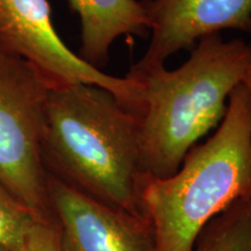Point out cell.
<instances>
[{
	"label": "cell",
	"instance_id": "9",
	"mask_svg": "<svg viewBox=\"0 0 251 251\" xmlns=\"http://www.w3.org/2000/svg\"><path fill=\"white\" fill-rule=\"evenodd\" d=\"M193 251H251V198L235 202L212 220Z\"/></svg>",
	"mask_w": 251,
	"mask_h": 251
},
{
	"label": "cell",
	"instance_id": "2",
	"mask_svg": "<svg viewBox=\"0 0 251 251\" xmlns=\"http://www.w3.org/2000/svg\"><path fill=\"white\" fill-rule=\"evenodd\" d=\"M250 67L251 43L225 41L218 33L198 41L176 70L161 65L128 77L143 87L137 119L147 177L162 179L177 172L198 141L224 120L229 96Z\"/></svg>",
	"mask_w": 251,
	"mask_h": 251
},
{
	"label": "cell",
	"instance_id": "11",
	"mask_svg": "<svg viewBox=\"0 0 251 251\" xmlns=\"http://www.w3.org/2000/svg\"><path fill=\"white\" fill-rule=\"evenodd\" d=\"M20 251H61L54 218L43 219L34 226Z\"/></svg>",
	"mask_w": 251,
	"mask_h": 251
},
{
	"label": "cell",
	"instance_id": "8",
	"mask_svg": "<svg viewBox=\"0 0 251 251\" xmlns=\"http://www.w3.org/2000/svg\"><path fill=\"white\" fill-rule=\"evenodd\" d=\"M79 15V57L99 69L107 64L109 48L124 35L146 36L150 31L148 7L139 0H68Z\"/></svg>",
	"mask_w": 251,
	"mask_h": 251
},
{
	"label": "cell",
	"instance_id": "12",
	"mask_svg": "<svg viewBox=\"0 0 251 251\" xmlns=\"http://www.w3.org/2000/svg\"><path fill=\"white\" fill-rule=\"evenodd\" d=\"M242 84L246 86V89L248 90V92L250 94V98H251V67L248 69L246 76H244V79L242 81Z\"/></svg>",
	"mask_w": 251,
	"mask_h": 251
},
{
	"label": "cell",
	"instance_id": "7",
	"mask_svg": "<svg viewBox=\"0 0 251 251\" xmlns=\"http://www.w3.org/2000/svg\"><path fill=\"white\" fill-rule=\"evenodd\" d=\"M146 5L151 39L127 77L164 65L176 52L220 30L251 34V0H155Z\"/></svg>",
	"mask_w": 251,
	"mask_h": 251
},
{
	"label": "cell",
	"instance_id": "10",
	"mask_svg": "<svg viewBox=\"0 0 251 251\" xmlns=\"http://www.w3.org/2000/svg\"><path fill=\"white\" fill-rule=\"evenodd\" d=\"M43 219L49 218L33 211L0 185V244L8 251H20L31 229Z\"/></svg>",
	"mask_w": 251,
	"mask_h": 251
},
{
	"label": "cell",
	"instance_id": "13",
	"mask_svg": "<svg viewBox=\"0 0 251 251\" xmlns=\"http://www.w3.org/2000/svg\"><path fill=\"white\" fill-rule=\"evenodd\" d=\"M139 1L143 2V4H149V2H152V1H155V0H139Z\"/></svg>",
	"mask_w": 251,
	"mask_h": 251
},
{
	"label": "cell",
	"instance_id": "1",
	"mask_svg": "<svg viewBox=\"0 0 251 251\" xmlns=\"http://www.w3.org/2000/svg\"><path fill=\"white\" fill-rule=\"evenodd\" d=\"M42 158L47 172L65 184L147 220L139 119L109 91L92 84L49 89Z\"/></svg>",
	"mask_w": 251,
	"mask_h": 251
},
{
	"label": "cell",
	"instance_id": "6",
	"mask_svg": "<svg viewBox=\"0 0 251 251\" xmlns=\"http://www.w3.org/2000/svg\"><path fill=\"white\" fill-rule=\"evenodd\" d=\"M61 251H156L148 220L93 199L47 172Z\"/></svg>",
	"mask_w": 251,
	"mask_h": 251
},
{
	"label": "cell",
	"instance_id": "14",
	"mask_svg": "<svg viewBox=\"0 0 251 251\" xmlns=\"http://www.w3.org/2000/svg\"><path fill=\"white\" fill-rule=\"evenodd\" d=\"M0 251H8V250L6 249L4 246H1V244H0Z\"/></svg>",
	"mask_w": 251,
	"mask_h": 251
},
{
	"label": "cell",
	"instance_id": "5",
	"mask_svg": "<svg viewBox=\"0 0 251 251\" xmlns=\"http://www.w3.org/2000/svg\"><path fill=\"white\" fill-rule=\"evenodd\" d=\"M0 48L31 65L49 89L92 84L109 91L128 111L142 109L140 83L105 74L68 48L52 25L48 0H0Z\"/></svg>",
	"mask_w": 251,
	"mask_h": 251
},
{
	"label": "cell",
	"instance_id": "4",
	"mask_svg": "<svg viewBox=\"0 0 251 251\" xmlns=\"http://www.w3.org/2000/svg\"><path fill=\"white\" fill-rule=\"evenodd\" d=\"M48 93L35 69L0 48V185L51 218L42 158Z\"/></svg>",
	"mask_w": 251,
	"mask_h": 251
},
{
	"label": "cell",
	"instance_id": "3",
	"mask_svg": "<svg viewBox=\"0 0 251 251\" xmlns=\"http://www.w3.org/2000/svg\"><path fill=\"white\" fill-rule=\"evenodd\" d=\"M251 198V98L240 84L218 130L170 177L148 178L142 206L156 251H193L212 220Z\"/></svg>",
	"mask_w": 251,
	"mask_h": 251
}]
</instances>
